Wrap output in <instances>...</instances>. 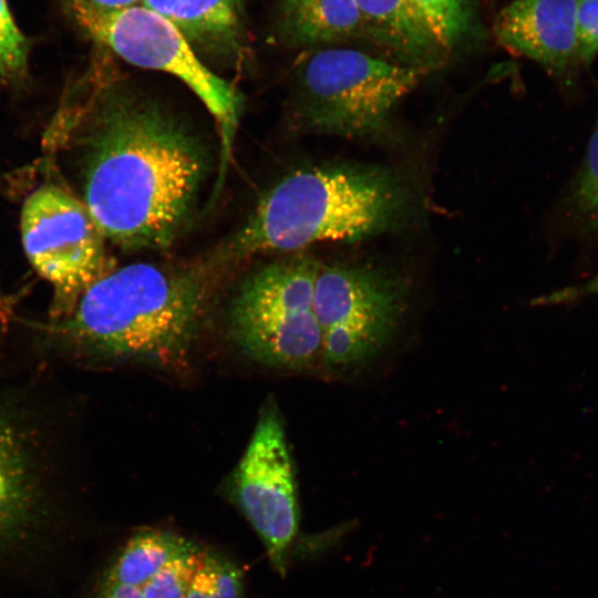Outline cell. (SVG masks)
I'll use <instances>...</instances> for the list:
<instances>
[{"label": "cell", "instance_id": "obj_1", "mask_svg": "<svg viewBox=\"0 0 598 598\" xmlns=\"http://www.w3.org/2000/svg\"><path fill=\"white\" fill-rule=\"evenodd\" d=\"M85 155L84 204L104 237L124 249H162L185 230L207 155L174 113L148 96L106 90Z\"/></svg>", "mask_w": 598, "mask_h": 598}, {"label": "cell", "instance_id": "obj_2", "mask_svg": "<svg viewBox=\"0 0 598 598\" xmlns=\"http://www.w3.org/2000/svg\"><path fill=\"white\" fill-rule=\"evenodd\" d=\"M206 300L195 271L132 264L94 282L50 331L87 359L172 365L186 358Z\"/></svg>", "mask_w": 598, "mask_h": 598}, {"label": "cell", "instance_id": "obj_3", "mask_svg": "<svg viewBox=\"0 0 598 598\" xmlns=\"http://www.w3.org/2000/svg\"><path fill=\"white\" fill-rule=\"evenodd\" d=\"M405 203L399 178L381 167L300 168L260 197L236 234L231 252L295 251L319 241L364 239L393 226Z\"/></svg>", "mask_w": 598, "mask_h": 598}, {"label": "cell", "instance_id": "obj_4", "mask_svg": "<svg viewBox=\"0 0 598 598\" xmlns=\"http://www.w3.org/2000/svg\"><path fill=\"white\" fill-rule=\"evenodd\" d=\"M425 73L348 49L306 53L297 65L302 123L318 133L367 137L381 133L391 113Z\"/></svg>", "mask_w": 598, "mask_h": 598}, {"label": "cell", "instance_id": "obj_5", "mask_svg": "<svg viewBox=\"0 0 598 598\" xmlns=\"http://www.w3.org/2000/svg\"><path fill=\"white\" fill-rule=\"evenodd\" d=\"M320 264L305 256L271 262L248 276L228 311L238 348L265 365L305 369L321 357L322 331L313 312Z\"/></svg>", "mask_w": 598, "mask_h": 598}, {"label": "cell", "instance_id": "obj_6", "mask_svg": "<svg viewBox=\"0 0 598 598\" xmlns=\"http://www.w3.org/2000/svg\"><path fill=\"white\" fill-rule=\"evenodd\" d=\"M69 10L91 39L130 64L168 73L185 83L218 122L225 146L230 144L241 106L238 92L200 61L167 19L142 4L112 11Z\"/></svg>", "mask_w": 598, "mask_h": 598}, {"label": "cell", "instance_id": "obj_7", "mask_svg": "<svg viewBox=\"0 0 598 598\" xmlns=\"http://www.w3.org/2000/svg\"><path fill=\"white\" fill-rule=\"evenodd\" d=\"M21 235L29 261L53 287L51 317L55 322L68 318L106 275L104 236L84 202L52 184L25 199Z\"/></svg>", "mask_w": 598, "mask_h": 598}, {"label": "cell", "instance_id": "obj_8", "mask_svg": "<svg viewBox=\"0 0 598 598\" xmlns=\"http://www.w3.org/2000/svg\"><path fill=\"white\" fill-rule=\"evenodd\" d=\"M231 499L261 539L277 573L287 568L299 526L293 465L280 414L265 404L228 482Z\"/></svg>", "mask_w": 598, "mask_h": 598}, {"label": "cell", "instance_id": "obj_9", "mask_svg": "<svg viewBox=\"0 0 598 598\" xmlns=\"http://www.w3.org/2000/svg\"><path fill=\"white\" fill-rule=\"evenodd\" d=\"M44 421L27 400L0 392V544L24 527L44 501L56 456Z\"/></svg>", "mask_w": 598, "mask_h": 598}, {"label": "cell", "instance_id": "obj_10", "mask_svg": "<svg viewBox=\"0 0 598 598\" xmlns=\"http://www.w3.org/2000/svg\"><path fill=\"white\" fill-rule=\"evenodd\" d=\"M576 7L577 0H513L494 21L495 37L508 50L571 84L581 66Z\"/></svg>", "mask_w": 598, "mask_h": 598}, {"label": "cell", "instance_id": "obj_11", "mask_svg": "<svg viewBox=\"0 0 598 598\" xmlns=\"http://www.w3.org/2000/svg\"><path fill=\"white\" fill-rule=\"evenodd\" d=\"M408 286L396 275L368 265H320L313 312L323 332L346 322H385L398 326Z\"/></svg>", "mask_w": 598, "mask_h": 598}, {"label": "cell", "instance_id": "obj_12", "mask_svg": "<svg viewBox=\"0 0 598 598\" xmlns=\"http://www.w3.org/2000/svg\"><path fill=\"white\" fill-rule=\"evenodd\" d=\"M364 38L406 64L425 68L443 56L441 47L412 0H354Z\"/></svg>", "mask_w": 598, "mask_h": 598}, {"label": "cell", "instance_id": "obj_13", "mask_svg": "<svg viewBox=\"0 0 598 598\" xmlns=\"http://www.w3.org/2000/svg\"><path fill=\"white\" fill-rule=\"evenodd\" d=\"M167 19L195 52L227 56L238 51L243 0H142Z\"/></svg>", "mask_w": 598, "mask_h": 598}, {"label": "cell", "instance_id": "obj_14", "mask_svg": "<svg viewBox=\"0 0 598 598\" xmlns=\"http://www.w3.org/2000/svg\"><path fill=\"white\" fill-rule=\"evenodd\" d=\"M279 30L299 47H322L364 38L354 0H280Z\"/></svg>", "mask_w": 598, "mask_h": 598}, {"label": "cell", "instance_id": "obj_15", "mask_svg": "<svg viewBox=\"0 0 598 598\" xmlns=\"http://www.w3.org/2000/svg\"><path fill=\"white\" fill-rule=\"evenodd\" d=\"M398 326L385 322H346L322 332L321 361L329 371H342L375 355Z\"/></svg>", "mask_w": 598, "mask_h": 598}, {"label": "cell", "instance_id": "obj_16", "mask_svg": "<svg viewBox=\"0 0 598 598\" xmlns=\"http://www.w3.org/2000/svg\"><path fill=\"white\" fill-rule=\"evenodd\" d=\"M569 226L582 236H598V122L582 163L570 184L567 200Z\"/></svg>", "mask_w": 598, "mask_h": 598}, {"label": "cell", "instance_id": "obj_17", "mask_svg": "<svg viewBox=\"0 0 598 598\" xmlns=\"http://www.w3.org/2000/svg\"><path fill=\"white\" fill-rule=\"evenodd\" d=\"M185 598H246L240 568L226 555L203 549Z\"/></svg>", "mask_w": 598, "mask_h": 598}, {"label": "cell", "instance_id": "obj_18", "mask_svg": "<svg viewBox=\"0 0 598 598\" xmlns=\"http://www.w3.org/2000/svg\"><path fill=\"white\" fill-rule=\"evenodd\" d=\"M441 47L447 51L470 31L473 0H412Z\"/></svg>", "mask_w": 598, "mask_h": 598}, {"label": "cell", "instance_id": "obj_19", "mask_svg": "<svg viewBox=\"0 0 598 598\" xmlns=\"http://www.w3.org/2000/svg\"><path fill=\"white\" fill-rule=\"evenodd\" d=\"M28 53L25 37L17 27L6 0H0V75L9 81L23 79Z\"/></svg>", "mask_w": 598, "mask_h": 598}, {"label": "cell", "instance_id": "obj_20", "mask_svg": "<svg viewBox=\"0 0 598 598\" xmlns=\"http://www.w3.org/2000/svg\"><path fill=\"white\" fill-rule=\"evenodd\" d=\"M576 33L581 66H590L598 54V0H577Z\"/></svg>", "mask_w": 598, "mask_h": 598}, {"label": "cell", "instance_id": "obj_21", "mask_svg": "<svg viewBox=\"0 0 598 598\" xmlns=\"http://www.w3.org/2000/svg\"><path fill=\"white\" fill-rule=\"evenodd\" d=\"M588 295H598V274L584 285L553 292L544 297L542 301L547 303L563 302Z\"/></svg>", "mask_w": 598, "mask_h": 598}, {"label": "cell", "instance_id": "obj_22", "mask_svg": "<svg viewBox=\"0 0 598 598\" xmlns=\"http://www.w3.org/2000/svg\"><path fill=\"white\" fill-rule=\"evenodd\" d=\"M69 8H80L90 11H112L136 4L142 0H65Z\"/></svg>", "mask_w": 598, "mask_h": 598}]
</instances>
